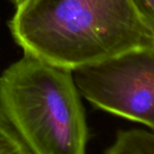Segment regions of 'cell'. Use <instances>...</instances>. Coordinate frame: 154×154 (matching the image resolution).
I'll use <instances>...</instances> for the list:
<instances>
[{
  "instance_id": "cell-2",
  "label": "cell",
  "mask_w": 154,
  "mask_h": 154,
  "mask_svg": "<svg viewBox=\"0 0 154 154\" xmlns=\"http://www.w3.org/2000/svg\"><path fill=\"white\" fill-rule=\"evenodd\" d=\"M0 112L31 154H86L88 126L69 68L25 54L0 75Z\"/></svg>"
},
{
  "instance_id": "cell-4",
  "label": "cell",
  "mask_w": 154,
  "mask_h": 154,
  "mask_svg": "<svg viewBox=\"0 0 154 154\" xmlns=\"http://www.w3.org/2000/svg\"><path fill=\"white\" fill-rule=\"evenodd\" d=\"M103 154H154V131L121 130Z\"/></svg>"
},
{
  "instance_id": "cell-6",
  "label": "cell",
  "mask_w": 154,
  "mask_h": 154,
  "mask_svg": "<svg viewBox=\"0 0 154 154\" xmlns=\"http://www.w3.org/2000/svg\"><path fill=\"white\" fill-rule=\"evenodd\" d=\"M134 1L154 28V0H134Z\"/></svg>"
},
{
  "instance_id": "cell-3",
  "label": "cell",
  "mask_w": 154,
  "mask_h": 154,
  "mask_svg": "<svg viewBox=\"0 0 154 154\" xmlns=\"http://www.w3.org/2000/svg\"><path fill=\"white\" fill-rule=\"evenodd\" d=\"M72 75L94 107L154 131V49L126 51L76 68Z\"/></svg>"
},
{
  "instance_id": "cell-5",
  "label": "cell",
  "mask_w": 154,
  "mask_h": 154,
  "mask_svg": "<svg viewBox=\"0 0 154 154\" xmlns=\"http://www.w3.org/2000/svg\"><path fill=\"white\" fill-rule=\"evenodd\" d=\"M0 154H31L1 112H0Z\"/></svg>"
},
{
  "instance_id": "cell-1",
  "label": "cell",
  "mask_w": 154,
  "mask_h": 154,
  "mask_svg": "<svg viewBox=\"0 0 154 154\" xmlns=\"http://www.w3.org/2000/svg\"><path fill=\"white\" fill-rule=\"evenodd\" d=\"M9 28L25 54L71 70L154 49V28L134 0H25Z\"/></svg>"
},
{
  "instance_id": "cell-7",
  "label": "cell",
  "mask_w": 154,
  "mask_h": 154,
  "mask_svg": "<svg viewBox=\"0 0 154 154\" xmlns=\"http://www.w3.org/2000/svg\"><path fill=\"white\" fill-rule=\"evenodd\" d=\"M13 2H14V4L16 6V8H17V7H19L21 4H23L25 2V0H13Z\"/></svg>"
}]
</instances>
